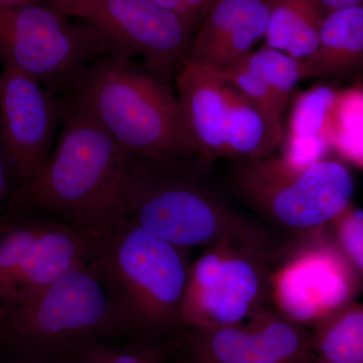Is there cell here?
Masks as SVG:
<instances>
[{"label":"cell","instance_id":"cell-1","mask_svg":"<svg viewBox=\"0 0 363 363\" xmlns=\"http://www.w3.org/2000/svg\"><path fill=\"white\" fill-rule=\"evenodd\" d=\"M209 164L196 157L157 162L131 157L126 220L185 250L225 240L278 247L284 235L234 206L210 179Z\"/></svg>","mask_w":363,"mask_h":363},{"label":"cell","instance_id":"cell-2","mask_svg":"<svg viewBox=\"0 0 363 363\" xmlns=\"http://www.w3.org/2000/svg\"><path fill=\"white\" fill-rule=\"evenodd\" d=\"M63 121L49 161L11 193L4 210L18 215L51 212L102 235L126 220L124 190L131 156L82 114L65 107Z\"/></svg>","mask_w":363,"mask_h":363},{"label":"cell","instance_id":"cell-3","mask_svg":"<svg viewBox=\"0 0 363 363\" xmlns=\"http://www.w3.org/2000/svg\"><path fill=\"white\" fill-rule=\"evenodd\" d=\"M130 58L111 52L95 60L67 88L64 106L96 123L131 157L157 162L193 157L176 95Z\"/></svg>","mask_w":363,"mask_h":363},{"label":"cell","instance_id":"cell-4","mask_svg":"<svg viewBox=\"0 0 363 363\" xmlns=\"http://www.w3.org/2000/svg\"><path fill=\"white\" fill-rule=\"evenodd\" d=\"M188 252L130 220L102 234L97 264L128 342L178 340Z\"/></svg>","mask_w":363,"mask_h":363},{"label":"cell","instance_id":"cell-5","mask_svg":"<svg viewBox=\"0 0 363 363\" xmlns=\"http://www.w3.org/2000/svg\"><path fill=\"white\" fill-rule=\"evenodd\" d=\"M95 342L128 343L96 257L39 291L0 300V353L57 354Z\"/></svg>","mask_w":363,"mask_h":363},{"label":"cell","instance_id":"cell-6","mask_svg":"<svg viewBox=\"0 0 363 363\" xmlns=\"http://www.w3.org/2000/svg\"><path fill=\"white\" fill-rule=\"evenodd\" d=\"M226 186L250 216L285 236L328 226L350 206L354 193L352 175L342 162L324 159L295 167L274 155L234 162Z\"/></svg>","mask_w":363,"mask_h":363},{"label":"cell","instance_id":"cell-7","mask_svg":"<svg viewBox=\"0 0 363 363\" xmlns=\"http://www.w3.org/2000/svg\"><path fill=\"white\" fill-rule=\"evenodd\" d=\"M184 135L193 157L211 162L271 156L285 128L269 118L211 67L186 61L175 76Z\"/></svg>","mask_w":363,"mask_h":363},{"label":"cell","instance_id":"cell-8","mask_svg":"<svg viewBox=\"0 0 363 363\" xmlns=\"http://www.w3.org/2000/svg\"><path fill=\"white\" fill-rule=\"evenodd\" d=\"M65 14L35 0L0 2V57L4 65L35 78L48 89L65 92L95 60L121 50L85 23L74 26Z\"/></svg>","mask_w":363,"mask_h":363},{"label":"cell","instance_id":"cell-9","mask_svg":"<svg viewBox=\"0 0 363 363\" xmlns=\"http://www.w3.org/2000/svg\"><path fill=\"white\" fill-rule=\"evenodd\" d=\"M278 252L233 240L208 247L189 269L184 327L240 324L272 307L271 272Z\"/></svg>","mask_w":363,"mask_h":363},{"label":"cell","instance_id":"cell-10","mask_svg":"<svg viewBox=\"0 0 363 363\" xmlns=\"http://www.w3.org/2000/svg\"><path fill=\"white\" fill-rule=\"evenodd\" d=\"M359 289V274L328 226L286 236L272 260V307L305 327L315 326L353 302Z\"/></svg>","mask_w":363,"mask_h":363},{"label":"cell","instance_id":"cell-11","mask_svg":"<svg viewBox=\"0 0 363 363\" xmlns=\"http://www.w3.org/2000/svg\"><path fill=\"white\" fill-rule=\"evenodd\" d=\"M13 215L0 233V300L39 291L97 255L101 235Z\"/></svg>","mask_w":363,"mask_h":363},{"label":"cell","instance_id":"cell-12","mask_svg":"<svg viewBox=\"0 0 363 363\" xmlns=\"http://www.w3.org/2000/svg\"><path fill=\"white\" fill-rule=\"evenodd\" d=\"M70 16L104 33L123 55L140 56L167 81L187 61L195 30L155 0H74Z\"/></svg>","mask_w":363,"mask_h":363},{"label":"cell","instance_id":"cell-13","mask_svg":"<svg viewBox=\"0 0 363 363\" xmlns=\"http://www.w3.org/2000/svg\"><path fill=\"white\" fill-rule=\"evenodd\" d=\"M172 359L177 363H314L307 327L267 307L243 323L184 327Z\"/></svg>","mask_w":363,"mask_h":363},{"label":"cell","instance_id":"cell-14","mask_svg":"<svg viewBox=\"0 0 363 363\" xmlns=\"http://www.w3.org/2000/svg\"><path fill=\"white\" fill-rule=\"evenodd\" d=\"M56 93L18 69L0 73V142L13 192L33 180L52 155L55 133L65 107Z\"/></svg>","mask_w":363,"mask_h":363},{"label":"cell","instance_id":"cell-15","mask_svg":"<svg viewBox=\"0 0 363 363\" xmlns=\"http://www.w3.org/2000/svg\"><path fill=\"white\" fill-rule=\"evenodd\" d=\"M271 0H215L193 38L188 61L224 70L264 40Z\"/></svg>","mask_w":363,"mask_h":363},{"label":"cell","instance_id":"cell-16","mask_svg":"<svg viewBox=\"0 0 363 363\" xmlns=\"http://www.w3.org/2000/svg\"><path fill=\"white\" fill-rule=\"evenodd\" d=\"M219 71L229 84L274 123L285 128L284 114L294 90L303 81L301 61L264 47Z\"/></svg>","mask_w":363,"mask_h":363},{"label":"cell","instance_id":"cell-17","mask_svg":"<svg viewBox=\"0 0 363 363\" xmlns=\"http://www.w3.org/2000/svg\"><path fill=\"white\" fill-rule=\"evenodd\" d=\"M301 67L303 80L363 70V4L325 14L317 51L301 61Z\"/></svg>","mask_w":363,"mask_h":363},{"label":"cell","instance_id":"cell-18","mask_svg":"<svg viewBox=\"0 0 363 363\" xmlns=\"http://www.w3.org/2000/svg\"><path fill=\"white\" fill-rule=\"evenodd\" d=\"M337 91L316 85L294 98L279 156L288 164L308 167L327 159V117Z\"/></svg>","mask_w":363,"mask_h":363},{"label":"cell","instance_id":"cell-19","mask_svg":"<svg viewBox=\"0 0 363 363\" xmlns=\"http://www.w3.org/2000/svg\"><path fill=\"white\" fill-rule=\"evenodd\" d=\"M325 13L314 0H271L264 47L303 61L319 45Z\"/></svg>","mask_w":363,"mask_h":363},{"label":"cell","instance_id":"cell-20","mask_svg":"<svg viewBox=\"0 0 363 363\" xmlns=\"http://www.w3.org/2000/svg\"><path fill=\"white\" fill-rule=\"evenodd\" d=\"M317 359L328 363H363V303H350L313 326Z\"/></svg>","mask_w":363,"mask_h":363},{"label":"cell","instance_id":"cell-21","mask_svg":"<svg viewBox=\"0 0 363 363\" xmlns=\"http://www.w3.org/2000/svg\"><path fill=\"white\" fill-rule=\"evenodd\" d=\"M330 152L363 171V86L338 90L327 117Z\"/></svg>","mask_w":363,"mask_h":363},{"label":"cell","instance_id":"cell-22","mask_svg":"<svg viewBox=\"0 0 363 363\" xmlns=\"http://www.w3.org/2000/svg\"><path fill=\"white\" fill-rule=\"evenodd\" d=\"M178 341V340H177ZM176 342H95L76 350L77 363H166L173 357Z\"/></svg>","mask_w":363,"mask_h":363},{"label":"cell","instance_id":"cell-23","mask_svg":"<svg viewBox=\"0 0 363 363\" xmlns=\"http://www.w3.org/2000/svg\"><path fill=\"white\" fill-rule=\"evenodd\" d=\"M332 238L363 277V211L350 204L328 225Z\"/></svg>","mask_w":363,"mask_h":363},{"label":"cell","instance_id":"cell-24","mask_svg":"<svg viewBox=\"0 0 363 363\" xmlns=\"http://www.w3.org/2000/svg\"><path fill=\"white\" fill-rule=\"evenodd\" d=\"M0 363H77V355L75 350L57 354L0 353Z\"/></svg>","mask_w":363,"mask_h":363},{"label":"cell","instance_id":"cell-25","mask_svg":"<svg viewBox=\"0 0 363 363\" xmlns=\"http://www.w3.org/2000/svg\"><path fill=\"white\" fill-rule=\"evenodd\" d=\"M13 193V182L4 147L0 142V213L4 211L9 196Z\"/></svg>","mask_w":363,"mask_h":363},{"label":"cell","instance_id":"cell-26","mask_svg":"<svg viewBox=\"0 0 363 363\" xmlns=\"http://www.w3.org/2000/svg\"><path fill=\"white\" fill-rule=\"evenodd\" d=\"M325 14L337 9L354 6H362L363 0H314Z\"/></svg>","mask_w":363,"mask_h":363},{"label":"cell","instance_id":"cell-27","mask_svg":"<svg viewBox=\"0 0 363 363\" xmlns=\"http://www.w3.org/2000/svg\"><path fill=\"white\" fill-rule=\"evenodd\" d=\"M74 0H47V4L60 13L65 14L66 16H70L72 6H73Z\"/></svg>","mask_w":363,"mask_h":363},{"label":"cell","instance_id":"cell-28","mask_svg":"<svg viewBox=\"0 0 363 363\" xmlns=\"http://www.w3.org/2000/svg\"><path fill=\"white\" fill-rule=\"evenodd\" d=\"M21 1H28V0H0V2H9V4H13V2H21Z\"/></svg>","mask_w":363,"mask_h":363},{"label":"cell","instance_id":"cell-29","mask_svg":"<svg viewBox=\"0 0 363 363\" xmlns=\"http://www.w3.org/2000/svg\"><path fill=\"white\" fill-rule=\"evenodd\" d=\"M314 363H328V362H323V360L317 359V358H316V359H315Z\"/></svg>","mask_w":363,"mask_h":363}]
</instances>
